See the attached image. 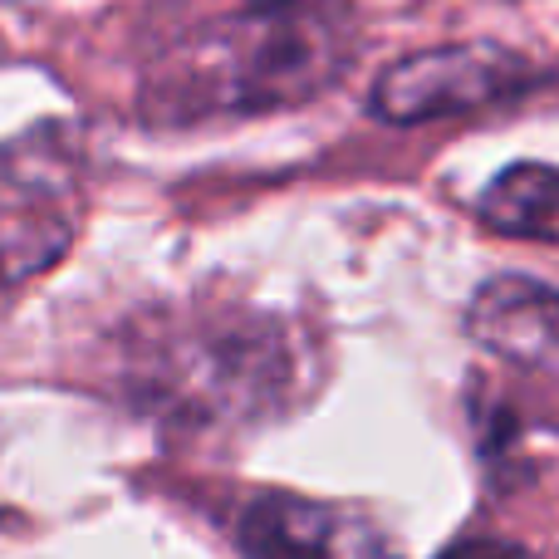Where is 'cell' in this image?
Wrapping results in <instances>:
<instances>
[{"instance_id":"3957f363","label":"cell","mask_w":559,"mask_h":559,"mask_svg":"<svg viewBox=\"0 0 559 559\" xmlns=\"http://www.w3.org/2000/svg\"><path fill=\"white\" fill-rule=\"evenodd\" d=\"M535 84H545V74L525 55L472 39V45L423 49V55L388 64L378 74L368 108L383 123H432V118H456L491 104H511V98L531 94Z\"/></svg>"},{"instance_id":"7a4b0ae2","label":"cell","mask_w":559,"mask_h":559,"mask_svg":"<svg viewBox=\"0 0 559 559\" xmlns=\"http://www.w3.org/2000/svg\"><path fill=\"white\" fill-rule=\"evenodd\" d=\"M348 64V35L305 0H251V10L197 29L157 94L177 114H261L305 104Z\"/></svg>"},{"instance_id":"8992f818","label":"cell","mask_w":559,"mask_h":559,"mask_svg":"<svg viewBox=\"0 0 559 559\" xmlns=\"http://www.w3.org/2000/svg\"><path fill=\"white\" fill-rule=\"evenodd\" d=\"M486 231L511 241L559 246V167L550 163H511L476 202Z\"/></svg>"},{"instance_id":"277c9868","label":"cell","mask_w":559,"mask_h":559,"mask_svg":"<svg viewBox=\"0 0 559 559\" xmlns=\"http://www.w3.org/2000/svg\"><path fill=\"white\" fill-rule=\"evenodd\" d=\"M236 540L246 559H407L368 515L289 491L255 496L236 521Z\"/></svg>"},{"instance_id":"6da1fadb","label":"cell","mask_w":559,"mask_h":559,"mask_svg":"<svg viewBox=\"0 0 559 559\" xmlns=\"http://www.w3.org/2000/svg\"><path fill=\"white\" fill-rule=\"evenodd\" d=\"M123 378L143 407L173 423H241L289 397L299 358L289 334L261 314H153L128 334Z\"/></svg>"},{"instance_id":"5b68a950","label":"cell","mask_w":559,"mask_h":559,"mask_svg":"<svg viewBox=\"0 0 559 559\" xmlns=\"http://www.w3.org/2000/svg\"><path fill=\"white\" fill-rule=\"evenodd\" d=\"M476 344L521 368H559V289L540 280L506 275L476 295L472 314Z\"/></svg>"},{"instance_id":"52a82bcc","label":"cell","mask_w":559,"mask_h":559,"mask_svg":"<svg viewBox=\"0 0 559 559\" xmlns=\"http://www.w3.org/2000/svg\"><path fill=\"white\" fill-rule=\"evenodd\" d=\"M442 559H521V555H511L506 545H456Z\"/></svg>"}]
</instances>
